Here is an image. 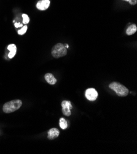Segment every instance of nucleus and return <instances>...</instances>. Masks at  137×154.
Returning a JSON list of instances; mask_svg holds the SVG:
<instances>
[{"label": "nucleus", "instance_id": "nucleus-16", "mask_svg": "<svg viewBox=\"0 0 137 154\" xmlns=\"http://www.w3.org/2000/svg\"><path fill=\"white\" fill-rule=\"evenodd\" d=\"M127 2H129L131 5H135L137 3V0H123Z\"/></svg>", "mask_w": 137, "mask_h": 154}, {"label": "nucleus", "instance_id": "nucleus-12", "mask_svg": "<svg viewBox=\"0 0 137 154\" xmlns=\"http://www.w3.org/2000/svg\"><path fill=\"white\" fill-rule=\"evenodd\" d=\"M27 28H28V27H27L26 25L23 26L21 30H19V31H18V34H19V35H23V34H24L26 32Z\"/></svg>", "mask_w": 137, "mask_h": 154}, {"label": "nucleus", "instance_id": "nucleus-2", "mask_svg": "<svg viewBox=\"0 0 137 154\" xmlns=\"http://www.w3.org/2000/svg\"><path fill=\"white\" fill-rule=\"evenodd\" d=\"M109 87L114 91L119 96H126L129 94V89L121 84L113 82L109 85Z\"/></svg>", "mask_w": 137, "mask_h": 154}, {"label": "nucleus", "instance_id": "nucleus-14", "mask_svg": "<svg viewBox=\"0 0 137 154\" xmlns=\"http://www.w3.org/2000/svg\"><path fill=\"white\" fill-rule=\"evenodd\" d=\"M16 52H17V49H14V50H12L11 51H10V52L8 54V57L10 58H12L16 53Z\"/></svg>", "mask_w": 137, "mask_h": 154}, {"label": "nucleus", "instance_id": "nucleus-15", "mask_svg": "<svg viewBox=\"0 0 137 154\" xmlns=\"http://www.w3.org/2000/svg\"><path fill=\"white\" fill-rule=\"evenodd\" d=\"M7 49L10 50V51H11L12 50H14V49H17V47L15 46V45L14 44H10L7 47Z\"/></svg>", "mask_w": 137, "mask_h": 154}, {"label": "nucleus", "instance_id": "nucleus-8", "mask_svg": "<svg viewBox=\"0 0 137 154\" xmlns=\"http://www.w3.org/2000/svg\"><path fill=\"white\" fill-rule=\"evenodd\" d=\"M137 31V27L136 25L135 24H133L130 25V26L128 27V28L126 30V34L129 36L132 35L136 33Z\"/></svg>", "mask_w": 137, "mask_h": 154}, {"label": "nucleus", "instance_id": "nucleus-4", "mask_svg": "<svg viewBox=\"0 0 137 154\" xmlns=\"http://www.w3.org/2000/svg\"><path fill=\"white\" fill-rule=\"evenodd\" d=\"M86 97L89 101H95L98 97V93L94 88H90L86 90Z\"/></svg>", "mask_w": 137, "mask_h": 154}, {"label": "nucleus", "instance_id": "nucleus-11", "mask_svg": "<svg viewBox=\"0 0 137 154\" xmlns=\"http://www.w3.org/2000/svg\"><path fill=\"white\" fill-rule=\"evenodd\" d=\"M62 106H67V107H69L70 109H71L73 108V106L70 101H66V100L63 101L62 103Z\"/></svg>", "mask_w": 137, "mask_h": 154}, {"label": "nucleus", "instance_id": "nucleus-3", "mask_svg": "<svg viewBox=\"0 0 137 154\" xmlns=\"http://www.w3.org/2000/svg\"><path fill=\"white\" fill-rule=\"evenodd\" d=\"M51 53L54 58H59L67 55V49L65 47V45L62 43H58L52 47Z\"/></svg>", "mask_w": 137, "mask_h": 154}, {"label": "nucleus", "instance_id": "nucleus-5", "mask_svg": "<svg viewBox=\"0 0 137 154\" xmlns=\"http://www.w3.org/2000/svg\"><path fill=\"white\" fill-rule=\"evenodd\" d=\"M49 6V0H42V1H40L38 2L37 4H36V7L40 11H45L48 9Z\"/></svg>", "mask_w": 137, "mask_h": 154}, {"label": "nucleus", "instance_id": "nucleus-6", "mask_svg": "<svg viewBox=\"0 0 137 154\" xmlns=\"http://www.w3.org/2000/svg\"><path fill=\"white\" fill-rule=\"evenodd\" d=\"M60 134V131L57 128H52L50 129L48 131V138L50 140H52L57 138Z\"/></svg>", "mask_w": 137, "mask_h": 154}, {"label": "nucleus", "instance_id": "nucleus-1", "mask_svg": "<svg viewBox=\"0 0 137 154\" xmlns=\"http://www.w3.org/2000/svg\"><path fill=\"white\" fill-rule=\"evenodd\" d=\"M22 105L21 99H14L11 101L6 103L3 107V110L5 113H11L20 109Z\"/></svg>", "mask_w": 137, "mask_h": 154}, {"label": "nucleus", "instance_id": "nucleus-7", "mask_svg": "<svg viewBox=\"0 0 137 154\" xmlns=\"http://www.w3.org/2000/svg\"><path fill=\"white\" fill-rule=\"evenodd\" d=\"M44 78L45 80L47 81V82L50 85H54L57 82V79L55 78L53 75L51 73L45 74L44 76Z\"/></svg>", "mask_w": 137, "mask_h": 154}, {"label": "nucleus", "instance_id": "nucleus-17", "mask_svg": "<svg viewBox=\"0 0 137 154\" xmlns=\"http://www.w3.org/2000/svg\"><path fill=\"white\" fill-rule=\"evenodd\" d=\"M14 25H15V26L16 27V28H19V27H21V26H23V25L22 23H15Z\"/></svg>", "mask_w": 137, "mask_h": 154}, {"label": "nucleus", "instance_id": "nucleus-9", "mask_svg": "<svg viewBox=\"0 0 137 154\" xmlns=\"http://www.w3.org/2000/svg\"><path fill=\"white\" fill-rule=\"evenodd\" d=\"M59 125H60V126L62 130H65L68 127V123H67V120L63 118L60 119Z\"/></svg>", "mask_w": 137, "mask_h": 154}, {"label": "nucleus", "instance_id": "nucleus-13", "mask_svg": "<svg viewBox=\"0 0 137 154\" xmlns=\"http://www.w3.org/2000/svg\"><path fill=\"white\" fill-rule=\"evenodd\" d=\"M22 17H23V23L24 24H28L30 22V19L29 16L27 15L26 14H22Z\"/></svg>", "mask_w": 137, "mask_h": 154}, {"label": "nucleus", "instance_id": "nucleus-10", "mask_svg": "<svg viewBox=\"0 0 137 154\" xmlns=\"http://www.w3.org/2000/svg\"><path fill=\"white\" fill-rule=\"evenodd\" d=\"M70 110V109L67 106H62V112L65 116L69 117L71 115V112Z\"/></svg>", "mask_w": 137, "mask_h": 154}]
</instances>
